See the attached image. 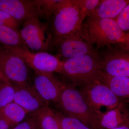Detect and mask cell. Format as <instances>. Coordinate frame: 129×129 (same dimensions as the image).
<instances>
[{"label":"cell","mask_w":129,"mask_h":129,"mask_svg":"<svg viewBox=\"0 0 129 129\" xmlns=\"http://www.w3.org/2000/svg\"><path fill=\"white\" fill-rule=\"evenodd\" d=\"M112 129H129V125L127 124Z\"/></svg>","instance_id":"obj_29"},{"label":"cell","mask_w":129,"mask_h":129,"mask_svg":"<svg viewBox=\"0 0 129 129\" xmlns=\"http://www.w3.org/2000/svg\"><path fill=\"white\" fill-rule=\"evenodd\" d=\"M118 44L120 50L119 52L129 54V36L127 37L124 41Z\"/></svg>","instance_id":"obj_27"},{"label":"cell","mask_w":129,"mask_h":129,"mask_svg":"<svg viewBox=\"0 0 129 129\" xmlns=\"http://www.w3.org/2000/svg\"><path fill=\"white\" fill-rule=\"evenodd\" d=\"M50 21L53 46L56 47L63 38L82 27L78 0H60Z\"/></svg>","instance_id":"obj_1"},{"label":"cell","mask_w":129,"mask_h":129,"mask_svg":"<svg viewBox=\"0 0 129 129\" xmlns=\"http://www.w3.org/2000/svg\"><path fill=\"white\" fill-rule=\"evenodd\" d=\"M115 19L123 32L129 36V3Z\"/></svg>","instance_id":"obj_24"},{"label":"cell","mask_w":129,"mask_h":129,"mask_svg":"<svg viewBox=\"0 0 129 129\" xmlns=\"http://www.w3.org/2000/svg\"><path fill=\"white\" fill-rule=\"evenodd\" d=\"M41 18L34 17L23 23L19 30L26 47L29 50L48 52L54 47L50 27Z\"/></svg>","instance_id":"obj_5"},{"label":"cell","mask_w":129,"mask_h":129,"mask_svg":"<svg viewBox=\"0 0 129 129\" xmlns=\"http://www.w3.org/2000/svg\"><path fill=\"white\" fill-rule=\"evenodd\" d=\"M21 23L7 13L0 10V25L19 30Z\"/></svg>","instance_id":"obj_25"},{"label":"cell","mask_w":129,"mask_h":129,"mask_svg":"<svg viewBox=\"0 0 129 129\" xmlns=\"http://www.w3.org/2000/svg\"><path fill=\"white\" fill-rule=\"evenodd\" d=\"M90 107L99 118L117 107L120 99L107 86L99 80L85 86L81 91Z\"/></svg>","instance_id":"obj_6"},{"label":"cell","mask_w":129,"mask_h":129,"mask_svg":"<svg viewBox=\"0 0 129 129\" xmlns=\"http://www.w3.org/2000/svg\"><path fill=\"white\" fill-rule=\"evenodd\" d=\"M14 86L0 71V109L14 101Z\"/></svg>","instance_id":"obj_20"},{"label":"cell","mask_w":129,"mask_h":129,"mask_svg":"<svg viewBox=\"0 0 129 129\" xmlns=\"http://www.w3.org/2000/svg\"><path fill=\"white\" fill-rule=\"evenodd\" d=\"M44 18L50 21L58 3L60 0H36Z\"/></svg>","instance_id":"obj_22"},{"label":"cell","mask_w":129,"mask_h":129,"mask_svg":"<svg viewBox=\"0 0 129 129\" xmlns=\"http://www.w3.org/2000/svg\"><path fill=\"white\" fill-rule=\"evenodd\" d=\"M82 27L63 38L56 47L60 55L66 60L97 52L84 35Z\"/></svg>","instance_id":"obj_9"},{"label":"cell","mask_w":129,"mask_h":129,"mask_svg":"<svg viewBox=\"0 0 129 129\" xmlns=\"http://www.w3.org/2000/svg\"><path fill=\"white\" fill-rule=\"evenodd\" d=\"M80 10L81 17L84 21L86 17L100 5V0H78Z\"/></svg>","instance_id":"obj_23"},{"label":"cell","mask_w":129,"mask_h":129,"mask_svg":"<svg viewBox=\"0 0 129 129\" xmlns=\"http://www.w3.org/2000/svg\"><path fill=\"white\" fill-rule=\"evenodd\" d=\"M55 112L61 129H92L76 118L67 116L62 113Z\"/></svg>","instance_id":"obj_21"},{"label":"cell","mask_w":129,"mask_h":129,"mask_svg":"<svg viewBox=\"0 0 129 129\" xmlns=\"http://www.w3.org/2000/svg\"><path fill=\"white\" fill-rule=\"evenodd\" d=\"M33 84L41 96L46 101L58 103L64 85L53 74L35 73Z\"/></svg>","instance_id":"obj_11"},{"label":"cell","mask_w":129,"mask_h":129,"mask_svg":"<svg viewBox=\"0 0 129 129\" xmlns=\"http://www.w3.org/2000/svg\"><path fill=\"white\" fill-rule=\"evenodd\" d=\"M14 86L15 92L13 102L22 107L28 114L36 112L49 106V103L41 96L33 83L21 86Z\"/></svg>","instance_id":"obj_12"},{"label":"cell","mask_w":129,"mask_h":129,"mask_svg":"<svg viewBox=\"0 0 129 129\" xmlns=\"http://www.w3.org/2000/svg\"><path fill=\"white\" fill-rule=\"evenodd\" d=\"M0 111L11 129H13L23 122L28 114L22 107L14 102L0 109Z\"/></svg>","instance_id":"obj_17"},{"label":"cell","mask_w":129,"mask_h":129,"mask_svg":"<svg viewBox=\"0 0 129 129\" xmlns=\"http://www.w3.org/2000/svg\"><path fill=\"white\" fill-rule=\"evenodd\" d=\"M64 115L76 118L92 129H99V120L81 91L64 85L59 102Z\"/></svg>","instance_id":"obj_4"},{"label":"cell","mask_w":129,"mask_h":129,"mask_svg":"<svg viewBox=\"0 0 129 129\" xmlns=\"http://www.w3.org/2000/svg\"><path fill=\"white\" fill-rule=\"evenodd\" d=\"M0 44L8 46L26 47L19 30L2 25H0Z\"/></svg>","instance_id":"obj_19"},{"label":"cell","mask_w":129,"mask_h":129,"mask_svg":"<svg viewBox=\"0 0 129 129\" xmlns=\"http://www.w3.org/2000/svg\"><path fill=\"white\" fill-rule=\"evenodd\" d=\"M0 10L21 24L34 17L44 18L36 0H0Z\"/></svg>","instance_id":"obj_10"},{"label":"cell","mask_w":129,"mask_h":129,"mask_svg":"<svg viewBox=\"0 0 129 129\" xmlns=\"http://www.w3.org/2000/svg\"><path fill=\"white\" fill-rule=\"evenodd\" d=\"M128 124L129 125V122H128Z\"/></svg>","instance_id":"obj_31"},{"label":"cell","mask_w":129,"mask_h":129,"mask_svg":"<svg viewBox=\"0 0 129 129\" xmlns=\"http://www.w3.org/2000/svg\"><path fill=\"white\" fill-rule=\"evenodd\" d=\"M13 129H39L33 114L30 113L23 122Z\"/></svg>","instance_id":"obj_26"},{"label":"cell","mask_w":129,"mask_h":129,"mask_svg":"<svg viewBox=\"0 0 129 129\" xmlns=\"http://www.w3.org/2000/svg\"><path fill=\"white\" fill-rule=\"evenodd\" d=\"M98 80L107 86L119 99L129 102V77L110 76L102 72Z\"/></svg>","instance_id":"obj_16"},{"label":"cell","mask_w":129,"mask_h":129,"mask_svg":"<svg viewBox=\"0 0 129 129\" xmlns=\"http://www.w3.org/2000/svg\"><path fill=\"white\" fill-rule=\"evenodd\" d=\"M39 129H61L55 112L46 106L33 113Z\"/></svg>","instance_id":"obj_18"},{"label":"cell","mask_w":129,"mask_h":129,"mask_svg":"<svg viewBox=\"0 0 129 129\" xmlns=\"http://www.w3.org/2000/svg\"><path fill=\"white\" fill-rule=\"evenodd\" d=\"M129 3V0H104L88 16L98 19H115Z\"/></svg>","instance_id":"obj_14"},{"label":"cell","mask_w":129,"mask_h":129,"mask_svg":"<svg viewBox=\"0 0 129 129\" xmlns=\"http://www.w3.org/2000/svg\"><path fill=\"white\" fill-rule=\"evenodd\" d=\"M102 72L110 76L129 77V60L119 51L109 52L102 60Z\"/></svg>","instance_id":"obj_13"},{"label":"cell","mask_w":129,"mask_h":129,"mask_svg":"<svg viewBox=\"0 0 129 129\" xmlns=\"http://www.w3.org/2000/svg\"><path fill=\"white\" fill-rule=\"evenodd\" d=\"M120 52V53H122V54H123V55L125 57L127 58V59H128V60H129V54H126V53H122V52Z\"/></svg>","instance_id":"obj_30"},{"label":"cell","mask_w":129,"mask_h":129,"mask_svg":"<svg viewBox=\"0 0 129 129\" xmlns=\"http://www.w3.org/2000/svg\"><path fill=\"white\" fill-rule=\"evenodd\" d=\"M85 37L97 49L118 44L129 36L124 34L115 21L112 19H98L88 17L82 27Z\"/></svg>","instance_id":"obj_3"},{"label":"cell","mask_w":129,"mask_h":129,"mask_svg":"<svg viewBox=\"0 0 129 129\" xmlns=\"http://www.w3.org/2000/svg\"><path fill=\"white\" fill-rule=\"evenodd\" d=\"M0 129H11L7 121L0 111Z\"/></svg>","instance_id":"obj_28"},{"label":"cell","mask_w":129,"mask_h":129,"mask_svg":"<svg viewBox=\"0 0 129 129\" xmlns=\"http://www.w3.org/2000/svg\"><path fill=\"white\" fill-rule=\"evenodd\" d=\"M102 62L97 52L70 58L63 61L60 74L74 85L84 87L98 80L102 73Z\"/></svg>","instance_id":"obj_2"},{"label":"cell","mask_w":129,"mask_h":129,"mask_svg":"<svg viewBox=\"0 0 129 129\" xmlns=\"http://www.w3.org/2000/svg\"><path fill=\"white\" fill-rule=\"evenodd\" d=\"M10 48L22 58L29 68L35 73H60L63 61L57 56L48 52L31 51L27 47L9 46Z\"/></svg>","instance_id":"obj_8"},{"label":"cell","mask_w":129,"mask_h":129,"mask_svg":"<svg viewBox=\"0 0 129 129\" xmlns=\"http://www.w3.org/2000/svg\"><path fill=\"white\" fill-rule=\"evenodd\" d=\"M129 114L123 104L118 106L99 118V129H112L128 123Z\"/></svg>","instance_id":"obj_15"},{"label":"cell","mask_w":129,"mask_h":129,"mask_svg":"<svg viewBox=\"0 0 129 129\" xmlns=\"http://www.w3.org/2000/svg\"><path fill=\"white\" fill-rule=\"evenodd\" d=\"M0 71L13 85L32 84L29 67L8 46L0 45Z\"/></svg>","instance_id":"obj_7"}]
</instances>
